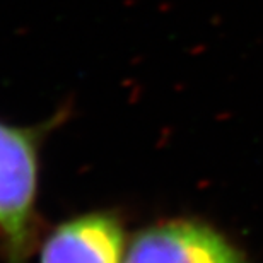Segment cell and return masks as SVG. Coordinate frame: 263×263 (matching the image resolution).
Masks as SVG:
<instances>
[{
	"instance_id": "obj_1",
	"label": "cell",
	"mask_w": 263,
	"mask_h": 263,
	"mask_svg": "<svg viewBox=\"0 0 263 263\" xmlns=\"http://www.w3.org/2000/svg\"><path fill=\"white\" fill-rule=\"evenodd\" d=\"M46 126L0 121V244L6 263H26L35 233L38 152Z\"/></svg>"
},
{
	"instance_id": "obj_2",
	"label": "cell",
	"mask_w": 263,
	"mask_h": 263,
	"mask_svg": "<svg viewBox=\"0 0 263 263\" xmlns=\"http://www.w3.org/2000/svg\"><path fill=\"white\" fill-rule=\"evenodd\" d=\"M123 263H244L239 251L212 227L171 220L140 231L126 246Z\"/></svg>"
},
{
	"instance_id": "obj_3",
	"label": "cell",
	"mask_w": 263,
	"mask_h": 263,
	"mask_svg": "<svg viewBox=\"0 0 263 263\" xmlns=\"http://www.w3.org/2000/svg\"><path fill=\"white\" fill-rule=\"evenodd\" d=\"M125 231L111 212H91L60 224L46 238L40 263H123Z\"/></svg>"
}]
</instances>
